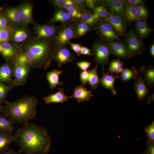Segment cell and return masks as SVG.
Returning a JSON list of instances; mask_svg holds the SVG:
<instances>
[{
    "mask_svg": "<svg viewBox=\"0 0 154 154\" xmlns=\"http://www.w3.org/2000/svg\"><path fill=\"white\" fill-rule=\"evenodd\" d=\"M8 25V22L3 10L0 11V28L1 29Z\"/></svg>",
    "mask_w": 154,
    "mask_h": 154,
    "instance_id": "41",
    "label": "cell"
},
{
    "mask_svg": "<svg viewBox=\"0 0 154 154\" xmlns=\"http://www.w3.org/2000/svg\"><path fill=\"white\" fill-rule=\"evenodd\" d=\"M123 17L120 15L111 12H109L107 16L104 19L111 25L119 36H123L125 26Z\"/></svg>",
    "mask_w": 154,
    "mask_h": 154,
    "instance_id": "12",
    "label": "cell"
},
{
    "mask_svg": "<svg viewBox=\"0 0 154 154\" xmlns=\"http://www.w3.org/2000/svg\"><path fill=\"white\" fill-rule=\"evenodd\" d=\"M92 51L96 65L108 64L109 58L111 53L104 41L97 40L92 44Z\"/></svg>",
    "mask_w": 154,
    "mask_h": 154,
    "instance_id": "7",
    "label": "cell"
},
{
    "mask_svg": "<svg viewBox=\"0 0 154 154\" xmlns=\"http://www.w3.org/2000/svg\"><path fill=\"white\" fill-rule=\"evenodd\" d=\"M102 19L96 14L86 10L82 12L81 17L78 20L93 27L96 26L98 22Z\"/></svg>",
    "mask_w": 154,
    "mask_h": 154,
    "instance_id": "29",
    "label": "cell"
},
{
    "mask_svg": "<svg viewBox=\"0 0 154 154\" xmlns=\"http://www.w3.org/2000/svg\"><path fill=\"white\" fill-rule=\"evenodd\" d=\"M74 62L77 65L79 68L82 71L87 70L92 63L86 61Z\"/></svg>",
    "mask_w": 154,
    "mask_h": 154,
    "instance_id": "43",
    "label": "cell"
},
{
    "mask_svg": "<svg viewBox=\"0 0 154 154\" xmlns=\"http://www.w3.org/2000/svg\"><path fill=\"white\" fill-rule=\"evenodd\" d=\"M147 137V141L154 142V121L144 129Z\"/></svg>",
    "mask_w": 154,
    "mask_h": 154,
    "instance_id": "38",
    "label": "cell"
},
{
    "mask_svg": "<svg viewBox=\"0 0 154 154\" xmlns=\"http://www.w3.org/2000/svg\"><path fill=\"white\" fill-rule=\"evenodd\" d=\"M14 141L13 134L0 132V153L7 149L9 145Z\"/></svg>",
    "mask_w": 154,
    "mask_h": 154,
    "instance_id": "32",
    "label": "cell"
},
{
    "mask_svg": "<svg viewBox=\"0 0 154 154\" xmlns=\"http://www.w3.org/2000/svg\"><path fill=\"white\" fill-rule=\"evenodd\" d=\"M2 51V48L1 47V44H0V52L1 51Z\"/></svg>",
    "mask_w": 154,
    "mask_h": 154,
    "instance_id": "57",
    "label": "cell"
},
{
    "mask_svg": "<svg viewBox=\"0 0 154 154\" xmlns=\"http://www.w3.org/2000/svg\"><path fill=\"white\" fill-rule=\"evenodd\" d=\"M19 45L20 51L26 56L32 69H46L53 60L57 49L53 40L39 39L34 35Z\"/></svg>",
    "mask_w": 154,
    "mask_h": 154,
    "instance_id": "2",
    "label": "cell"
},
{
    "mask_svg": "<svg viewBox=\"0 0 154 154\" xmlns=\"http://www.w3.org/2000/svg\"><path fill=\"white\" fill-rule=\"evenodd\" d=\"M14 65V61H6L4 63L0 65V83L13 85V80L12 77Z\"/></svg>",
    "mask_w": 154,
    "mask_h": 154,
    "instance_id": "16",
    "label": "cell"
},
{
    "mask_svg": "<svg viewBox=\"0 0 154 154\" xmlns=\"http://www.w3.org/2000/svg\"><path fill=\"white\" fill-rule=\"evenodd\" d=\"M97 66L96 65L93 68L88 71L89 73L88 82L91 86L92 90L96 89L98 84L100 83V79L97 73Z\"/></svg>",
    "mask_w": 154,
    "mask_h": 154,
    "instance_id": "33",
    "label": "cell"
},
{
    "mask_svg": "<svg viewBox=\"0 0 154 154\" xmlns=\"http://www.w3.org/2000/svg\"><path fill=\"white\" fill-rule=\"evenodd\" d=\"M102 78L100 79V82L105 88L111 91L113 94L116 95V92L114 87L116 80L119 78L118 75L109 74L104 72V65H102Z\"/></svg>",
    "mask_w": 154,
    "mask_h": 154,
    "instance_id": "18",
    "label": "cell"
},
{
    "mask_svg": "<svg viewBox=\"0 0 154 154\" xmlns=\"http://www.w3.org/2000/svg\"><path fill=\"white\" fill-rule=\"evenodd\" d=\"M64 1L65 0H51L48 1L56 9L59 8Z\"/></svg>",
    "mask_w": 154,
    "mask_h": 154,
    "instance_id": "49",
    "label": "cell"
},
{
    "mask_svg": "<svg viewBox=\"0 0 154 154\" xmlns=\"http://www.w3.org/2000/svg\"><path fill=\"white\" fill-rule=\"evenodd\" d=\"M67 12L74 21L79 19L82 15V12L75 7L70 8Z\"/></svg>",
    "mask_w": 154,
    "mask_h": 154,
    "instance_id": "39",
    "label": "cell"
},
{
    "mask_svg": "<svg viewBox=\"0 0 154 154\" xmlns=\"http://www.w3.org/2000/svg\"><path fill=\"white\" fill-rule=\"evenodd\" d=\"M93 96L92 90H88L83 85H80L76 86L73 90V94L71 96L78 103H82L89 101Z\"/></svg>",
    "mask_w": 154,
    "mask_h": 154,
    "instance_id": "19",
    "label": "cell"
},
{
    "mask_svg": "<svg viewBox=\"0 0 154 154\" xmlns=\"http://www.w3.org/2000/svg\"><path fill=\"white\" fill-rule=\"evenodd\" d=\"M135 7L137 13V20H143L146 21L148 16V11L143 3Z\"/></svg>",
    "mask_w": 154,
    "mask_h": 154,
    "instance_id": "36",
    "label": "cell"
},
{
    "mask_svg": "<svg viewBox=\"0 0 154 154\" xmlns=\"http://www.w3.org/2000/svg\"><path fill=\"white\" fill-rule=\"evenodd\" d=\"M4 106L2 105V104L0 102V113H3L4 110Z\"/></svg>",
    "mask_w": 154,
    "mask_h": 154,
    "instance_id": "56",
    "label": "cell"
},
{
    "mask_svg": "<svg viewBox=\"0 0 154 154\" xmlns=\"http://www.w3.org/2000/svg\"><path fill=\"white\" fill-rule=\"evenodd\" d=\"M94 28L102 40L115 41L119 38V36L111 25L104 19L100 20Z\"/></svg>",
    "mask_w": 154,
    "mask_h": 154,
    "instance_id": "8",
    "label": "cell"
},
{
    "mask_svg": "<svg viewBox=\"0 0 154 154\" xmlns=\"http://www.w3.org/2000/svg\"><path fill=\"white\" fill-rule=\"evenodd\" d=\"M2 51L0 52L6 61H14L19 52L20 45L9 41L1 44Z\"/></svg>",
    "mask_w": 154,
    "mask_h": 154,
    "instance_id": "13",
    "label": "cell"
},
{
    "mask_svg": "<svg viewBox=\"0 0 154 154\" xmlns=\"http://www.w3.org/2000/svg\"><path fill=\"white\" fill-rule=\"evenodd\" d=\"M75 21L61 25L54 39L57 48L66 46L70 40L74 38Z\"/></svg>",
    "mask_w": 154,
    "mask_h": 154,
    "instance_id": "5",
    "label": "cell"
},
{
    "mask_svg": "<svg viewBox=\"0 0 154 154\" xmlns=\"http://www.w3.org/2000/svg\"><path fill=\"white\" fill-rule=\"evenodd\" d=\"M38 100L34 96H25L11 102L6 101L3 114L14 123L24 124L34 118Z\"/></svg>",
    "mask_w": 154,
    "mask_h": 154,
    "instance_id": "3",
    "label": "cell"
},
{
    "mask_svg": "<svg viewBox=\"0 0 154 154\" xmlns=\"http://www.w3.org/2000/svg\"><path fill=\"white\" fill-rule=\"evenodd\" d=\"M17 6L21 19L22 25L26 26L29 23L33 24L35 21L33 16L32 4L30 3L26 2Z\"/></svg>",
    "mask_w": 154,
    "mask_h": 154,
    "instance_id": "15",
    "label": "cell"
},
{
    "mask_svg": "<svg viewBox=\"0 0 154 154\" xmlns=\"http://www.w3.org/2000/svg\"><path fill=\"white\" fill-rule=\"evenodd\" d=\"M58 91L54 94H51L43 98L45 103L47 104L52 103H62L71 98V96H68L64 94L63 88H58Z\"/></svg>",
    "mask_w": 154,
    "mask_h": 154,
    "instance_id": "22",
    "label": "cell"
},
{
    "mask_svg": "<svg viewBox=\"0 0 154 154\" xmlns=\"http://www.w3.org/2000/svg\"><path fill=\"white\" fill-rule=\"evenodd\" d=\"M14 123L7 116L0 113V132L13 134Z\"/></svg>",
    "mask_w": 154,
    "mask_h": 154,
    "instance_id": "27",
    "label": "cell"
},
{
    "mask_svg": "<svg viewBox=\"0 0 154 154\" xmlns=\"http://www.w3.org/2000/svg\"><path fill=\"white\" fill-rule=\"evenodd\" d=\"M14 29L7 26L0 30V44L9 41L11 39Z\"/></svg>",
    "mask_w": 154,
    "mask_h": 154,
    "instance_id": "34",
    "label": "cell"
},
{
    "mask_svg": "<svg viewBox=\"0 0 154 154\" xmlns=\"http://www.w3.org/2000/svg\"><path fill=\"white\" fill-rule=\"evenodd\" d=\"M68 44L70 45L72 50L78 56H80V50L81 46L79 44L73 43L70 42Z\"/></svg>",
    "mask_w": 154,
    "mask_h": 154,
    "instance_id": "46",
    "label": "cell"
},
{
    "mask_svg": "<svg viewBox=\"0 0 154 154\" xmlns=\"http://www.w3.org/2000/svg\"><path fill=\"white\" fill-rule=\"evenodd\" d=\"M75 57L70 50L66 46L57 48L53 57V60L56 62L59 68L62 65L72 62Z\"/></svg>",
    "mask_w": 154,
    "mask_h": 154,
    "instance_id": "14",
    "label": "cell"
},
{
    "mask_svg": "<svg viewBox=\"0 0 154 154\" xmlns=\"http://www.w3.org/2000/svg\"><path fill=\"white\" fill-rule=\"evenodd\" d=\"M74 21L68 13L61 8L55 9L51 18L47 23L54 24L57 22H60L62 24H65Z\"/></svg>",
    "mask_w": 154,
    "mask_h": 154,
    "instance_id": "20",
    "label": "cell"
},
{
    "mask_svg": "<svg viewBox=\"0 0 154 154\" xmlns=\"http://www.w3.org/2000/svg\"><path fill=\"white\" fill-rule=\"evenodd\" d=\"M73 7L78 9L73 0H65L64 1L59 8H61L67 11L69 9Z\"/></svg>",
    "mask_w": 154,
    "mask_h": 154,
    "instance_id": "40",
    "label": "cell"
},
{
    "mask_svg": "<svg viewBox=\"0 0 154 154\" xmlns=\"http://www.w3.org/2000/svg\"><path fill=\"white\" fill-rule=\"evenodd\" d=\"M92 50L86 47L81 46L80 52L81 55H88L92 56L93 55V53L92 52Z\"/></svg>",
    "mask_w": 154,
    "mask_h": 154,
    "instance_id": "51",
    "label": "cell"
},
{
    "mask_svg": "<svg viewBox=\"0 0 154 154\" xmlns=\"http://www.w3.org/2000/svg\"></svg>",
    "mask_w": 154,
    "mask_h": 154,
    "instance_id": "59",
    "label": "cell"
},
{
    "mask_svg": "<svg viewBox=\"0 0 154 154\" xmlns=\"http://www.w3.org/2000/svg\"><path fill=\"white\" fill-rule=\"evenodd\" d=\"M124 5L125 9L122 17L128 22H135L137 20L136 7L127 4Z\"/></svg>",
    "mask_w": 154,
    "mask_h": 154,
    "instance_id": "31",
    "label": "cell"
},
{
    "mask_svg": "<svg viewBox=\"0 0 154 154\" xmlns=\"http://www.w3.org/2000/svg\"><path fill=\"white\" fill-rule=\"evenodd\" d=\"M107 72L109 74H113L114 73L118 74L119 73L116 66L114 60L110 62L108 70Z\"/></svg>",
    "mask_w": 154,
    "mask_h": 154,
    "instance_id": "47",
    "label": "cell"
},
{
    "mask_svg": "<svg viewBox=\"0 0 154 154\" xmlns=\"http://www.w3.org/2000/svg\"><path fill=\"white\" fill-rule=\"evenodd\" d=\"M89 73L88 71H82L80 74V81L82 83L81 85L87 86V82L88 81Z\"/></svg>",
    "mask_w": 154,
    "mask_h": 154,
    "instance_id": "42",
    "label": "cell"
},
{
    "mask_svg": "<svg viewBox=\"0 0 154 154\" xmlns=\"http://www.w3.org/2000/svg\"><path fill=\"white\" fill-rule=\"evenodd\" d=\"M143 154H154V142L147 141L146 148Z\"/></svg>",
    "mask_w": 154,
    "mask_h": 154,
    "instance_id": "45",
    "label": "cell"
},
{
    "mask_svg": "<svg viewBox=\"0 0 154 154\" xmlns=\"http://www.w3.org/2000/svg\"><path fill=\"white\" fill-rule=\"evenodd\" d=\"M139 75L138 72L134 66L130 68H123L120 73L121 79L123 82L136 80Z\"/></svg>",
    "mask_w": 154,
    "mask_h": 154,
    "instance_id": "30",
    "label": "cell"
},
{
    "mask_svg": "<svg viewBox=\"0 0 154 154\" xmlns=\"http://www.w3.org/2000/svg\"><path fill=\"white\" fill-rule=\"evenodd\" d=\"M33 25L35 36L38 39L44 40H54L61 27L47 23L41 25L35 22Z\"/></svg>",
    "mask_w": 154,
    "mask_h": 154,
    "instance_id": "4",
    "label": "cell"
},
{
    "mask_svg": "<svg viewBox=\"0 0 154 154\" xmlns=\"http://www.w3.org/2000/svg\"><path fill=\"white\" fill-rule=\"evenodd\" d=\"M93 13L96 14L99 18L104 19L108 15L109 12L105 7L102 5H97L92 9Z\"/></svg>",
    "mask_w": 154,
    "mask_h": 154,
    "instance_id": "37",
    "label": "cell"
},
{
    "mask_svg": "<svg viewBox=\"0 0 154 154\" xmlns=\"http://www.w3.org/2000/svg\"><path fill=\"white\" fill-rule=\"evenodd\" d=\"M140 74L143 76L147 88L153 87L154 85V68L153 66L143 65L140 70Z\"/></svg>",
    "mask_w": 154,
    "mask_h": 154,
    "instance_id": "24",
    "label": "cell"
},
{
    "mask_svg": "<svg viewBox=\"0 0 154 154\" xmlns=\"http://www.w3.org/2000/svg\"><path fill=\"white\" fill-rule=\"evenodd\" d=\"M124 4H127L136 6L143 3V1L141 0H122Z\"/></svg>",
    "mask_w": 154,
    "mask_h": 154,
    "instance_id": "48",
    "label": "cell"
},
{
    "mask_svg": "<svg viewBox=\"0 0 154 154\" xmlns=\"http://www.w3.org/2000/svg\"><path fill=\"white\" fill-rule=\"evenodd\" d=\"M12 84L7 85L0 82V102L1 104L6 101L5 98L10 90L14 88Z\"/></svg>",
    "mask_w": 154,
    "mask_h": 154,
    "instance_id": "35",
    "label": "cell"
},
{
    "mask_svg": "<svg viewBox=\"0 0 154 154\" xmlns=\"http://www.w3.org/2000/svg\"><path fill=\"white\" fill-rule=\"evenodd\" d=\"M111 54L124 58L132 57L125 43L119 41H110L106 42Z\"/></svg>",
    "mask_w": 154,
    "mask_h": 154,
    "instance_id": "11",
    "label": "cell"
},
{
    "mask_svg": "<svg viewBox=\"0 0 154 154\" xmlns=\"http://www.w3.org/2000/svg\"><path fill=\"white\" fill-rule=\"evenodd\" d=\"M150 54L151 56H154V44H152L150 48Z\"/></svg>",
    "mask_w": 154,
    "mask_h": 154,
    "instance_id": "55",
    "label": "cell"
},
{
    "mask_svg": "<svg viewBox=\"0 0 154 154\" xmlns=\"http://www.w3.org/2000/svg\"><path fill=\"white\" fill-rule=\"evenodd\" d=\"M125 44L131 57L144 53L145 51L141 40L138 37L132 30L125 35Z\"/></svg>",
    "mask_w": 154,
    "mask_h": 154,
    "instance_id": "6",
    "label": "cell"
},
{
    "mask_svg": "<svg viewBox=\"0 0 154 154\" xmlns=\"http://www.w3.org/2000/svg\"><path fill=\"white\" fill-rule=\"evenodd\" d=\"M62 73L61 70L54 69L46 73V79L51 90L56 88L57 85L63 84V82L59 81V76Z\"/></svg>",
    "mask_w": 154,
    "mask_h": 154,
    "instance_id": "28",
    "label": "cell"
},
{
    "mask_svg": "<svg viewBox=\"0 0 154 154\" xmlns=\"http://www.w3.org/2000/svg\"><path fill=\"white\" fill-rule=\"evenodd\" d=\"M116 66L119 73H120L123 70L124 63L122 62L120 59L118 58L114 59Z\"/></svg>",
    "mask_w": 154,
    "mask_h": 154,
    "instance_id": "50",
    "label": "cell"
},
{
    "mask_svg": "<svg viewBox=\"0 0 154 154\" xmlns=\"http://www.w3.org/2000/svg\"><path fill=\"white\" fill-rule=\"evenodd\" d=\"M94 28L83 22L75 20L74 27V38H78L86 35Z\"/></svg>",
    "mask_w": 154,
    "mask_h": 154,
    "instance_id": "26",
    "label": "cell"
},
{
    "mask_svg": "<svg viewBox=\"0 0 154 154\" xmlns=\"http://www.w3.org/2000/svg\"><path fill=\"white\" fill-rule=\"evenodd\" d=\"M135 29L136 36L140 38L147 37L152 31L146 21L143 20H137L135 21Z\"/></svg>",
    "mask_w": 154,
    "mask_h": 154,
    "instance_id": "25",
    "label": "cell"
},
{
    "mask_svg": "<svg viewBox=\"0 0 154 154\" xmlns=\"http://www.w3.org/2000/svg\"><path fill=\"white\" fill-rule=\"evenodd\" d=\"M77 8L82 12L86 11L85 9L86 0H73Z\"/></svg>",
    "mask_w": 154,
    "mask_h": 154,
    "instance_id": "44",
    "label": "cell"
},
{
    "mask_svg": "<svg viewBox=\"0 0 154 154\" xmlns=\"http://www.w3.org/2000/svg\"><path fill=\"white\" fill-rule=\"evenodd\" d=\"M102 4L108 8L111 12L122 16L125 9V5L122 0H103L100 1Z\"/></svg>",
    "mask_w": 154,
    "mask_h": 154,
    "instance_id": "23",
    "label": "cell"
},
{
    "mask_svg": "<svg viewBox=\"0 0 154 154\" xmlns=\"http://www.w3.org/2000/svg\"><path fill=\"white\" fill-rule=\"evenodd\" d=\"M21 152L19 151H16L13 149L9 147L7 149L0 153V154H21Z\"/></svg>",
    "mask_w": 154,
    "mask_h": 154,
    "instance_id": "53",
    "label": "cell"
},
{
    "mask_svg": "<svg viewBox=\"0 0 154 154\" xmlns=\"http://www.w3.org/2000/svg\"><path fill=\"white\" fill-rule=\"evenodd\" d=\"M31 69L29 65L14 63L12 75L15 78L13 83L14 87L23 85L26 83Z\"/></svg>",
    "mask_w": 154,
    "mask_h": 154,
    "instance_id": "9",
    "label": "cell"
},
{
    "mask_svg": "<svg viewBox=\"0 0 154 154\" xmlns=\"http://www.w3.org/2000/svg\"><path fill=\"white\" fill-rule=\"evenodd\" d=\"M100 1L95 0H86V5L92 9L97 5L99 3Z\"/></svg>",
    "mask_w": 154,
    "mask_h": 154,
    "instance_id": "52",
    "label": "cell"
},
{
    "mask_svg": "<svg viewBox=\"0 0 154 154\" xmlns=\"http://www.w3.org/2000/svg\"><path fill=\"white\" fill-rule=\"evenodd\" d=\"M4 11L8 22V26L15 29L22 25L21 20L17 6L6 8Z\"/></svg>",
    "mask_w": 154,
    "mask_h": 154,
    "instance_id": "17",
    "label": "cell"
},
{
    "mask_svg": "<svg viewBox=\"0 0 154 154\" xmlns=\"http://www.w3.org/2000/svg\"><path fill=\"white\" fill-rule=\"evenodd\" d=\"M134 85V89L139 101L143 100L149 93L146 86L145 81L140 74L135 80Z\"/></svg>",
    "mask_w": 154,
    "mask_h": 154,
    "instance_id": "21",
    "label": "cell"
},
{
    "mask_svg": "<svg viewBox=\"0 0 154 154\" xmlns=\"http://www.w3.org/2000/svg\"><path fill=\"white\" fill-rule=\"evenodd\" d=\"M154 100V94L151 95L147 98V102L148 104H150Z\"/></svg>",
    "mask_w": 154,
    "mask_h": 154,
    "instance_id": "54",
    "label": "cell"
},
{
    "mask_svg": "<svg viewBox=\"0 0 154 154\" xmlns=\"http://www.w3.org/2000/svg\"><path fill=\"white\" fill-rule=\"evenodd\" d=\"M1 29L0 28V30Z\"/></svg>",
    "mask_w": 154,
    "mask_h": 154,
    "instance_id": "58",
    "label": "cell"
},
{
    "mask_svg": "<svg viewBox=\"0 0 154 154\" xmlns=\"http://www.w3.org/2000/svg\"><path fill=\"white\" fill-rule=\"evenodd\" d=\"M34 35L28 26L21 25L14 29L12 36L9 41L18 44L25 42Z\"/></svg>",
    "mask_w": 154,
    "mask_h": 154,
    "instance_id": "10",
    "label": "cell"
},
{
    "mask_svg": "<svg viewBox=\"0 0 154 154\" xmlns=\"http://www.w3.org/2000/svg\"><path fill=\"white\" fill-rule=\"evenodd\" d=\"M20 151L27 154H47L51 140L46 129L33 122H27L13 135Z\"/></svg>",
    "mask_w": 154,
    "mask_h": 154,
    "instance_id": "1",
    "label": "cell"
}]
</instances>
